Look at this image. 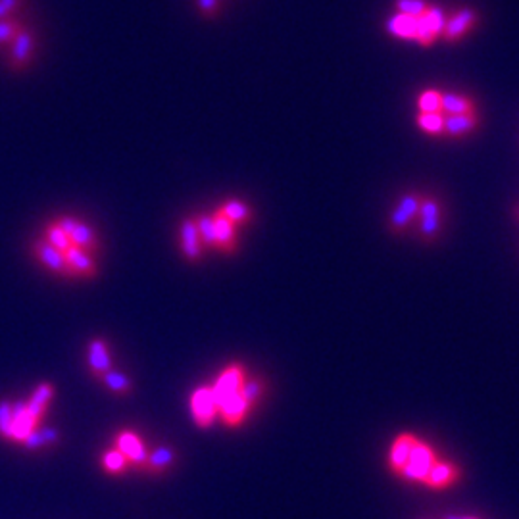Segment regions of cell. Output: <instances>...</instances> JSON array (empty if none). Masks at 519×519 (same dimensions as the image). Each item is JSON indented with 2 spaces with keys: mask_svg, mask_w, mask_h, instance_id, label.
I'll use <instances>...</instances> for the list:
<instances>
[{
  "mask_svg": "<svg viewBox=\"0 0 519 519\" xmlns=\"http://www.w3.org/2000/svg\"><path fill=\"white\" fill-rule=\"evenodd\" d=\"M417 443L416 435L412 433H402L398 435L392 444H390V452H389V467L392 473H400L402 467L406 465L408 458H410V452L414 448V444Z\"/></svg>",
  "mask_w": 519,
  "mask_h": 519,
  "instance_id": "obj_12",
  "label": "cell"
},
{
  "mask_svg": "<svg viewBox=\"0 0 519 519\" xmlns=\"http://www.w3.org/2000/svg\"><path fill=\"white\" fill-rule=\"evenodd\" d=\"M437 452L431 444L424 443L417 438V443L414 444V448L410 452V458L402 467V472L398 473L404 481L408 483H424L429 470L437 462Z\"/></svg>",
  "mask_w": 519,
  "mask_h": 519,
  "instance_id": "obj_1",
  "label": "cell"
},
{
  "mask_svg": "<svg viewBox=\"0 0 519 519\" xmlns=\"http://www.w3.org/2000/svg\"><path fill=\"white\" fill-rule=\"evenodd\" d=\"M21 444H23L25 448H29V450H37V448H41L42 441H41V435H39V429L31 431L28 437H25V441H23Z\"/></svg>",
  "mask_w": 519,
  "mask_h": 519,
  "instance_id": "obj_37",
  "label": "cell"
},
{
  "mask_svg": "<svg viewBox=\"0 0 519 519\" xmlns=\"http://www.w3.org/2000/svg\"><path fill=\"white\" fill-rule=\"evenodd\" d=\"M460 477V467L454 462H446V460H437L435 465L431 467L427 477H425L424 485L435 491H443L452 486Z\"/></svg>",
  "mask_w": 519,
  "mask_h": 519,
  "instance_id": "obj_10",
  "label": "cell"
},
{
  "mask_svg": "<svg viewBox=\"0 0 519 519\" xmlns=\"http://www.w3.org/2000/svg\"><path fill=\"white\" fill-rule=\"evenodd\" d=\"M18 31H20V28H18L16 21H12L10 18L0 20V45H6V42L14 41Z\"/></svg>",
  "mask_w": 519,
  "mask_h": 519,
  "instance_id": "obj_35",
  "label": "cell"
},
{
  "mask_svg": "<svg viewBox=\"0 0 519 519\" xmlns=\"http://www.w3.org/2000/svg\"><path fill=\"white\" fill-rule=\"evenodd\" d=\"M181 248H183L187 260H191V262H197L204 252V245L200 240L194 219H185L181 223Z\"/></svg>",
  "mask_w": 519,
  "mask_h": 519,
  "instance_id": "obj_14",
  "label": "cell"
},
{
  "mask_svg": "<svg viewBox=\"0 0 519 519\" xmlns=\"http://www.w3.org/2000/svg\"><path fill=\"white\" fill-rule=\"evenodd\" d=\"M66 262H68L69 269L74 272V275H85V277H93L96 274V264L95 260L91 258V254L87 250H83L79 246H69L68 250L64 252Z\"/></svg>",
  "mask_w": 519,
  "mask_h": 519,
  "instance_id": "obj_16",
  "label": "cell"
},
{
  "mask_svg": "<svg viewBox=\"0 0 519 519\" xmlns=\"http://www.w3.org/2000/svg\"><path fill=\"white\" fill-rule=\"evenodd\" d=\"M103 381L104 385L108 387L112 392H116V395H127L131 390V379L127 375H123L116 369H110L103 375Z\"/></svg>",
  "mask_w": 519,
  "mask_h": 519,
  "instance_id": "obj_29",
  "label": "cell"
},
{
  "mask_svg": "<svg viewBox=\"0 0 519 519\" xmlns=\"http://www.w3.org/2000/svg\"><path fill=\"white\" fill-rule=\"evenodd\" d=\"M417 106H419L421 114H437L443 106V93L437 89L424 91L417 98Z\"/></svg>",
  "mask_w": 519,
  "mask_h": 519,
  "instance_id": "obj_27",
  "label": "cell"
},
{
  "mask_svg": "<svg viewBox=\"0 0 519 519\" xmlns=\"http://www.w3.org/2000/svg\"><path fill=\"white\" fill-rule=\"evenodd\" d=\"M387 31L395 35L398 39H406V41H416L417 37V18L406 14L392 16L387 21Z\"/></svg>",
  "mask_w": 519,
  "mask_h": 519,
  "instance_id": "obj_23",
  "label": "cell"
},
{
  "mask_svg": "<svg viewBox=\"0 0 519 519\" xmlns=\"http://www.w3.org/2000/svg\"><path fill=\"white\" fill-rule=\"evenodd\" d=\"M479 127V116L475 114H462V116H444V135L460 139L470 135Z\"/></svg>",
  "mask_w": 519,
  "mask_h": 519,
  "instance_id": "obj_17",
  "label": "cell"
},
{
  "mask_svg": "<svg viewBox=\"0 0 519 519\" xmlns=\"http://www.w3.org/2000/svg\"><path fill=\"white\" fill-rule=\"evenodd\" d=\"M441 112L444 116H462V114H475L477 106L472 96L460 95V93H443Z\"/></svg>",
  "mask_w": 519,
  "mask_h": 519,
  "instance_id": "obj_18",
  "label": "cell"
},
{
  "mask_svg": "<svg viewBox=\"0 0 519 519\" xmlns=\"http://www.w3.org/2000/svg\"><path fill=\"white\" fill-rule=\"evenodd\" d=\"M54 397V387L50 385V383H41L37 389H35L33 397L29 398V402H25V410L31 417H33L35 421L39 424L41 421V417L45 416V412H47L48 404Z\"/></svg>",
  "mask_w": 519,
  "mask_h": 519,
  "instance_id": "obj_19",
  "label": "cell"
},
{
  "mask_svg": "<svg viewBox=\"0 0 519 519\" xmlns=\"http://www.w3.org/2000/svg\"><path fill=\"white\" fill-rule=\"evenodd\" d=\"M20 4L21 0H0V20H6Z\"/></svg>",
  "mask_w": 519,
  "mask_h": 519,
  "instance_id": "obj_38",
  "label": "cell"
},
{
  "mask_svg": "<svg viewBox=\"0 0 519 519\" xmlns=\"http://www.w3.org/2000/svg\"><path fill=\"white\" fill-rule=\"evenodd\" d=\"M103 467L108 473L117 475V473L125 472L129 467V462H127V458L119 450H108L103 456Z\"/></svg>",
  "mask_w": 519,
  "mask_h": 519,
  "instance_id": "obj_31",
  "label": "cell"
},
{
  "mask_svg": "<svg viewBox=\"0 0 519 519\" xmlns=\"http://www.w3.org/2000/svg\"><path fill=\"white\" fill-rule=\"evenodd\" d=\"M12 424H14L12 404L0 402V435L4 438H12Z\"/></svg>",
  "mask_w": 519,
  "mask_h": 519,
  "instance_id": "obj_34",
  "label": "cell"
},
{
  "mask_svg": "<svg viewBox=\"0 0 519 519\" xmlns=\"http://www.w3.org/2000/svg\"><path fill=\"white\" fill-rule=\"evenodd\" d=\"M446 18L441 8H427L424 14L417 18V37L416 42L421 47H429L437 41L438 35H443Z\"/></svg>",
  "mask_w": 519,
  "mask_h": 519,
  "instance_id": "obj_5",
  "label": "cell"
},
{
  "mask_svg": "<svg viewBox=\"0 0 519 519\" xmlns=\"http://www.w3.org/2000/svg\"><path fill=\"white\" fill-rule=\"evenodd\" d=\"M39 435H41L42 446L58 443V438H60V433H58V429H54V427H41V429H39Z\"/></svg>",
  "mask_w": 519,
  "mask_h": 519,
  "instance_id": "obj_36",
  "label": "cell"
},
{
  "mask_svg": "<svg viewBox=\"0 0 519 519\" xmlns=\"http://www.w3.org/2000/svg\"><path fill=\"white\" fill-rule=\"evenodd\" d=\"M89 366L96 375H104L106 371L114 369L112 368V356H110L108 346L100 339H95L89 344Z\"/></svg>",
  "mask_w": 519,
  "mask_h": 519,
  "instance_id": "obj_22",
  "label": "cell"
},
{
  "mask_svg": "<svg viewBox=\"0 0 519 519\" xmlns=\"http://www.w3.org/2000/svg\"><path fill=\"white\" fill-rule=\"evenodd\" d=\"M395 6H397L398 14L414 16V18H419L429 8L425 0H397Z\"/></svg>",
  "mask_w": 519,
  "mask_h": 519,
  "instance_id": "obj_33",
  "label": "cell"
},
{
  "mask_svg": "<svg viewBox=\"0 0 519 519\" xmlns=\"http://www.w3.org/2000/svg\"><path fill=\"white\" fill-rule=\"evenodd\" d=\"M214 221H216V248L227 254L235 252V248H237V226L231 223L219 210L214 216Z\"/></svg>",
  "mask_w": 519,
  "mask_h": 519,
  "instance_id": "obj_15",
  "label": "cell"
},
{
  "mask_svg": "<svg viewBox=\"0 0 519 519\" xmlns=\"http://www.w3.org/2000/svg\"><path fill=\"white\" fill-rule=\"evenodd\" d=\"M116 444L117 450L122 452L123 456L127 458L129 465H144L148 454L144 450L143 441H141L135 433H131V431H122V433L116 437Z\"/></svg>",
  "mask_w": 519,
  "mask_h": 519,
  "instance_id": "obj_11",
  "label": "cell"
},
{
  "mask_svg": "<svg viewBox=\"0 0 519 519\" xmlns=\"http://www.w3.org/2000/svg\"><path fill=\"white\" fill-rule=\"evenodd\" d=\"M248 412H250V408L240 395V390L219 404V416L223 419V424H227L229 427H237V425L243 424Z\"/></svg>",
  "mask_w": 519,
  "mask_h": 519,
  "instance_id": "obj_13",
  "label": "cell"
},
{
  "mask_svg": "<svg viewBox=\"0 0 519 519\" xmlns=\"http://www.w3.org/2000/svg\"><path fill=\"white\" fill-rule=\"evenodd\" d=\"M219 212L223 214L231 223L235 226H239V223H245L248 221L250 218V210H248V206L245 202H240V200H229L223 204V208L219 210Z\"/></svg>",
  "mask_w": 519,
  "mask_h": 519,
  "instance_id": "obj_26",
  "label": "cell"
},
{
  "mask_svg": "<svg viewBox=\"0 0 519 519\" xmlns=\"http://www.w3.org/2000/svg\"><path fill=\"white\" fill-rule=\"evenodd\" d=\"M419 204H421V194L419 192H406L402 199L398 200L395 210L389 218V229L392 233H404L414 223L419 216Z\"/></svg>",
  "mask_w": 519,
  "mask_h": 519,
  "instance_id": "obj_3",
  "label": "cell"
},
{
  "mask_svg": "<svg viewBox=\"0 0 519 519\" xmlns=\"http://www.w3.org/2000/svg\"><path fill=\"white\" fill-rule=\"evenodd\" d=\"M246 379V373H245V368L240 366V363H231V366H227L223 371H221V375L218 377V381L214 383V397H216V402H218V410H219V404L223 402L226 398L233 397V395H237L243 387V383Z\"/></svg>",
  "mask_w": 519,
  "mask_h": 519,
  "instance_id": "obj_7",
  "label": "cell"
},
{
  "mask_svg": "<svg viewBox=\"0 0 519 519\" xmlns=\"http://www.w3.org/2000/svg\"><path fill=\"white\" fill-rule=\"evenodd\" d=\"M479 21V14L473 8H462L456 14L446 20L443 37L446 42H458L470 33Z\"/></svg>",
  "mask_w": 519,
  "mask_h": 519,
  "instance_id": "obj_8",
  "label": "cell"
},
{
  "mask_svg": "<svg viewBox=\"0 0 519 519\" xmlns=\"http://www.w3.org/2000/svg\"><path fill=\"white\" fill-rule=\"evenodd\" d=\"M199 6L204 16H214L218 12L219 0H199Z\"/></svg>",
  "mask_w": 519,
  "mask_h": 519,
  "instance_id": "obj_39",
  "label": "cell"
},
{
  "mask_svg": "<svg viewBox=\"0 0 519 519\" xmlns=\"http://www.w3.org/2000/svg\"><path fill=\"white\" fill-rule=\"evenodd\" d=\"M35 256L41 262L42 266H47L50 272L60 275H74V272L69 269L68 262H66V256L64 252H60L56 246H52L47 239L37 240L33 246Z\"/></svg>",
  "mask_w": 519,
  "mask_h": 519,
  "instance_id": "obj_9",
  "label": "cell"
},
{
  "mask_svg": "<svg viewBox=\"0 0 519 519\" xmlns=\"http://www.w3.org/2000/svg\"><path fill=\"white\" fill-rule=\"evenodd\" d=\"M444 519H477V518H467V515H446Z\"/></svg>",
  "mask_w": 519,
  "mask_h": 519,
  "instance_id": "obj_40",
  "label": "cell"
},
{
  "mask_svg": "<svg viewBox=\"0 0 519 519\" xmlns=\"http://www.w3.org/2000/svg\"><path fill=\"white\" fill-rule=\"evenodd\" d=\"M47 240L52 246H56V248H58L60 252H66L69 246H71V243H69V239H68V235H66V231L62 229L58 221H54L52 226L47 227Z\"/></svg>",
  "mask_w": 519,
  "mask_h": 519,
  "instance_id": "obj_32",
  "label": "cell"
},
{
  "mask_svg": "<svg viewBox=\"0 0 519 519\" xmlns=\"http://www.w3.org/2000/svg\"><path fill=\"white\" fill-rule=\"evenodd\" d=\"M194 221H197V229H199L200 240H202L204 248L216 246V221H214V216H200Z\"/></svg>",
  "mask_w": 519,
  "mask_h": 519,
  "instance_id": "obj_30",
  "label": "cell"
},
{
  "mask_svg": "<svg viewBox=\"0 0 519 519\" xmlns=\"http://www.w3.org/2000/svg\"><path fill=\"white\" fill-rule=\"evenodd\" d=\"M175 462V450L171 446H158L156 450L146 456V462H144V467L151 470V472L162 473L165 470H170L171 465Z\"/></svg>",
  "mask_w": 519,
  "mask_h": 519,
  "instance_id": "obj_24",
  "label": "cell"
},
{
  "mask_svg": "<svg viewBox=\"0 0 519 519\" xmlns=\"http://www.w3.org/2000/svg\"><path fill=\"white\" fill-rule=\"evenodd\" d=\"M515 216H518V219H519V204H518V208H515Z\"/></svg>",
  "mask_w": 519,
  "mask_h": 519,
  "instance_id": "obj_41",
  "label": "cell"
},
{
  "mask_svg": "<svg viewBox=\"0 0 519 519\" xmlns=\"http://www.w3.org/2000/svg\"><path fill=\"white\" fill-rule=\"evenodd\" d=\"M12 414H14V424H12V441H18V443H23L25 437L33 429H37V421L33 417L29 416L28 410H25V404L23 402H16L12 404Z\"/></svg>",
  "mask_w": 519,
  "mask_h": 519,
  "instance_id": "obj_20",
  "label": "cell"
},
{
  "mask_svg": "<svg viewBox=\"0 0 519 519\" xmlns=\"http://www.w3.org/2000/svg\"><path fill=\"white\" fill-rule=\"evenodd\" d=\"M264 392H266V385H264V381L258 379V377L245 379L243 387H240V395H243V398L246 400V404H248V408H250V410H252L254 406L258 404L260 398L264 397Z\"/></svg>",
  "mask_w": 519,
  "mask_h": 519,
  "instance_id": "obj_25",
  "label": "cell"
},
{
  "mask_svg": "<svg viewBox=\"0 0 519 519\" xmlns=\"http://www.w3.org/2000/svg\"><path fill=\"white\" fill-rule=\"evenodd\" d=\"M191 412L192 419H194L197 425L202 427V429H208V427L216 421L219 410L218 402H216V397H214L212 387H200V389H197L192 392Z\"/></svg>",
  "mask_w": 519,
  "mask_h": 519,
  "instance_id": "obj_4",
  "label": "cell"
},
{
  "mask_svg": "<svg viewBox=\"0 0 519 519\" xmlns=\"http://www.w3.org/2000/svg\"><path fill=\"white\" fill-rule=\"evenodd\" d=\"M12 42H14L12 45V66L23 68L33 54V33L29 29H20Z\"/></svg>",
  "mask_w": 519,
  "mask_h": 519,
  "instance_id": "obj_21",
  "label": "cell"
},
{
  "mask_svg": "<svg viewBox=\"0 0 519 519\" xmlns=\"http://www.w3.org/2000/svg\"><path fill=\"white\" fill-rule=\"evenodd\" d=\"M417 127L429 135H443L444 133V114H419L417 116Z\"/></svg>",
  "mask_w": 519,
  "mask_h": 519,
  "instance_id": "obj_28",
  "label": "cell"
},
{
  "mask_svg": "<svg viewBox=\"0 0 519 519\" xmlns=\"http://www.w3.org/2000/svg\"><path fill=\"white\" fill-rule=\"evenodd\" d=\"M58 223L66 231L69 243L74 246H79V248L89 252V250L96 248V245H98V235H96L95 229L89 223L81 221V219L66 216V218L58 219Z\"/></svg>",
  "mask_w": 519,
  "mask_h": 519,
  "instance_id": "obj_6",
  "label": "cell"
},
{
  "mask_svg": "<svg viewBox=\"0 0 519 519\" xmlns=\"http://www.w3.org/2000/svg\"><path fill=\"white\" fill-rule=\"evenodd\" d=\"M419 235L424 240H435L438 233L443 229V206L438 202L437 197L433 194H421V204H419Z\"/></svg>",
  "mask_w": 519,
  "mask_h": 519,
  "instance_id": "obj_2",
  "label": "cell"
}]
</instances>
